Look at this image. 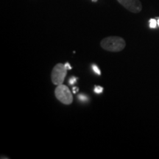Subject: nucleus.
Returning <instances> with one entry per match:
<instances>
[{
	"label": "nucleus",
	"instance_id": "1",
	"mask_svg": "<svg viewBox=\"0 0 159 159\" xmlns=\"http://www.w3.org/2000/svg\"><path fill=\"white\" fill-rule=\"evenodd\" d=\"M100 46L105 50L112 52H119L125 48L126 42L121 37L109 36L105 38L101 41Z\"/></svg>",
	"mask_w": 159,
	"mask_h": 159
},
{
	"label": "nucleus",
	"instance_id": "2",
	"mask_svg": "<svg viewBox=\"0 0 159 159\" xmlns=\"http://www.w3.org/2000/svg\"><path fill=\"white\" fill-rule=\"evenodd\" d=\"M55 97L64 105H71L73 102V96L67 85H59L55 89Z\"/></svg>",
	"mask_w": 159,
	"mask_h": 159
},
{
	"label": "nucleus",
	"instance_id": "3",
	"mask_svg": "<svg viewBox=\"0 0 159 159\" xmlns=\"http://www.w3.org/2000/svg\"><path fill=\"white\" fill-rule=\"evenodd\" d=\"M68 69L66 68L65 65L63 63H57L54 66L51 74L52 82L55 85L63 84L65 77L67 75Z\"/></svg>",
	"mask_w": 159,
	"mask_h": 159
},
{
	"label": "nucleus",
	"instance_id": "4",
	"mask_svg": "<svg viewBox=\"0 0 159 159\" xmlns=\"http://www.w3.org/2000/svg\"><path fill=\"white\" fill-rule=\"evenodd\" d=\"M117 1L123 7L134 13H140L142 10V5L139 0H117Z\"/></svg>",
	"mask_w": 159,
	"mask_h": 159
},
{
	"label": "nucleus",
	"instance_id": "5",
	"mask_svg": "<svg viewBox=\"0 0 159 159\" xmlns=\"http://www.w3.org/2000/svg\"><path fill=\"white\" fill-rule=\"evenodd\" d=\"M157 25H158V22L156 19H152L150 20V27L151 28H156Z\"/></svg>",
	"mask_w": 159,
	"mask_h": 159
},
{
	"label": "nucleus",
	"instance_id": "6",
	"mask_svg": "<svg viewBox=\"0 0 159 159\" xmlns=\"http://www.w3.org/2000/svg\"><path fill=\"white\" fill-rule=\"evenodd\" d=\"M103 90H104V89L102 86H99V85H96L94 87V92L96 94H101V93H102Z\"/></svg>",
	"mask_w": 159,
	"mask_h": 159
},
{
	"label": "nucleus",
	"instance_id": "7",
	"mask_svg": "<svg viewBox=\"0 0 159 159\" xmlns=\"http://www.w3.org/2000/svg\"><path fill=\"white\" fill-rule=\"evenodd\" d=\"M91 68H92L93 71H94L97 75H101V71H100V70H99V67L97 66V65L92 64V66H91Z\"/></svg>",
	"mask_w": 159,
	"mask_h": 159
},
{
	"label": "nucleus",
	"instance_id": "8",
	"mask_svg": "<svg viewBox=\"0 0 159 159\" xmlns=\"http://www.w3.org/2000/svg\"><path fill=\"white\" fill-rule=\"evenodd\" d=\"M78 99L80 100L81 102H86L88 100V97L84 94H80L78 96Z\"/></svg>",
	"mask_w": 159,
	"mask_h": 159
},
{
	"label": "nucleus",
	"instance_id": "9",
	"mask_svg": "<svg viewBox=\"0 0 159 159\" xmlns=\"http://www.w3.org/2000/svg\"><path fill=\"white\" fill-rule=\"evenodd\" d=\"M77 78H76V77H71V78L69 79V85H74L75 83L77 82Z\"/></svg>",
	"mask_w": 159,
	"mask_h": 159
},
{
	"label": "nucleus",
	"instance_id": "10",
	"mask_svg": "<svg viewBox=\"0 0 159 159\" xmlns=\"http://www.w3.org/2000/svg\"><path fill=\"white\" fill-rule=\"evenodd\" d=\"M64 65H65L66 68L68 69V70H71V66L70 64H69V63H66Z\"/></svg>",
	"mask_w": 159,
	"mask_h": 159
},
{
	"label": "nucleus",
	"instance_id": "11",
	"mask_svg": "<svg viewBox=\"0 0 159 159\" xmlns=\"http://www.w3.org/2000/svg\"><path fill=\"white\" fill-rule=\"evenodd\" d=\"M77 91H79V89L77 88V87H75V86L73 87V89H72V92L74 93V94H76Z\"/></svg>",
	"mask_w": 159,
	"mask_h": 159
},
{
	"label": "nucleus",
	"instance_id": "12",
	"mask_svg": "<svg viewBox=\"0 0 159 159\" xmlns=\"http://www.w3.org/2000/svg\"><path fill=\"white\" fill-rule=\"evenodd\" d=\"M157 22H158V27H159V19H158V21H157Z\"/></svg>",
	"mask_w": 159,
	"mask_h": 159
},
{
	"label": "nucleus",
	"instance_id": "13",
	"mask_svg": "<svg viewBox=\"0 0 159 159\" xmlns=\"http://www.w3.org/2000/svg\"><path fill=\"white\" fill-rule=\"evenodd\" d=\"M93 2H97V0H92Z\"/></svg>",
	"mask_w": 159,
	"mask_h": 159
}]
</instances>
